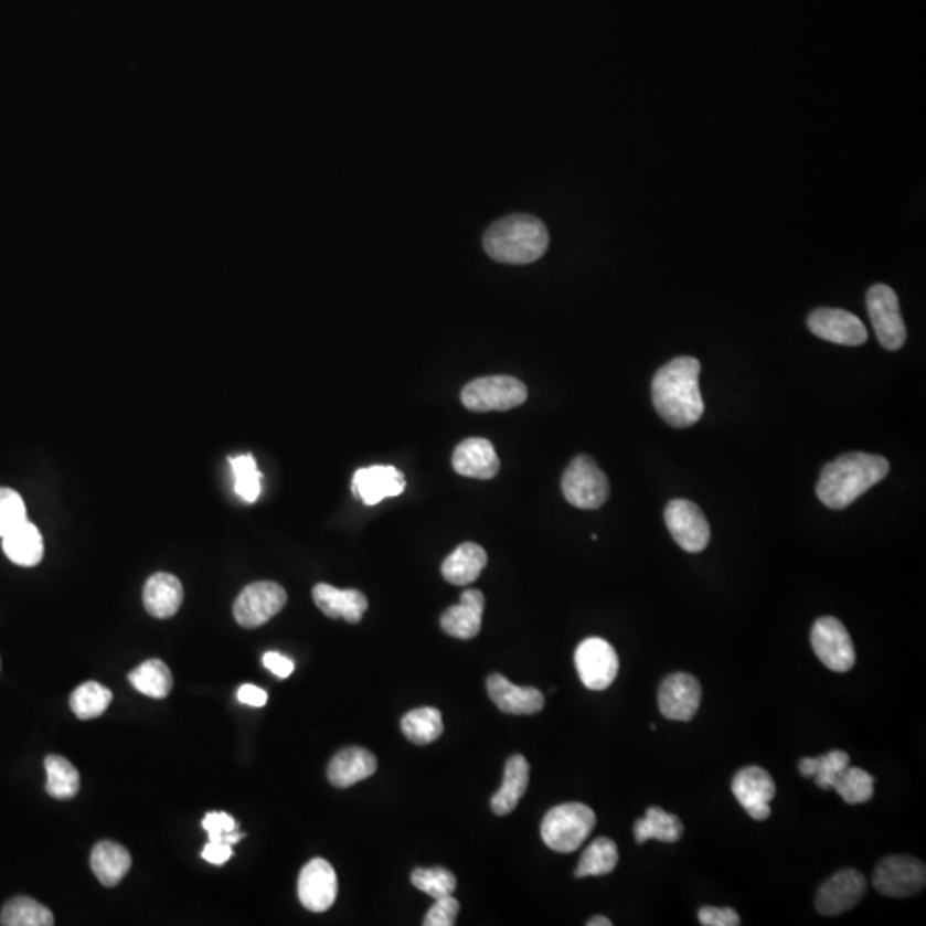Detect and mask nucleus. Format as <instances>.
Listing matches in <instances>:
<instances>
[{
  "label": "nucleus",
  "mask_w": 926,
  "mask_h": 926,
  "mask_svg": "<svg viewBox=\"0 0 926 926\" xmlns=\"http://www.w3.org/2000/svg\"><path fill=\"white\" fill-rule=\"evenodd\" d=\"M26 520V507L20 492L0 488V537L14 531L15 526H20Z\"/></svg>",
  "instance_id": "obj_40"
},
{
  "label": "nucleus",
  "mask_w": 926,
  "mask_h": 926,
  "mask_svg": "<svg viewBox=\"0 0 926 926\" xmlns=\"http://www.w3.org/2000/svg\"><path fill=\"white\" fill-rule=\"evenodd\" d=\"M110 702V690L104 684L97 683V681H88V683L77 686L70 700L71 711L83 721L100 717L107 711Z\"/></svg>",
  "instance_id": "obj_36"
},
{
  "label": "nucleus",
  "mask_w": 926,
  "mask_h": 926,
  "mask_svg": "<svg viewBox=\"0 0 926 926\" xmlns=\"http://www.w3.org/2000/svg\"><path fill=\"white\" fill-rule=\"evenodd\" d=\"M460 912V904L454 896L435 900V906L427 912L424 926H454Z\"/></svg>",
  "instance_id": "obj_41"
},
{
  "label": "nucleus",
  "mask_w": 926,
  "mask_h": 926,
  "mask_svg": "<svg viewBox=\"0 0 926 926\" xmlns=\"http://www.w3.org/2000/svg\"><path fill=\"white\" fill-rule=\"evenodd\" d=\"M312 599L328 618H343L345 621L354 622V625L364 618L365 611L370 608L368 597L361 590H355V588L340 590V588L328 584L316 585L312 588Z\"/></svg>",
  "instance_id": "obj_22"
},
{
  "label": "nucleus",
  "mask_w": 926,
  "mask_h": 926,
  "mask_svg": "<svg viewBox=\"0 0 926 926\" xmlns=\"http://www.w3.org/2000/svg\"><path fill=\"white\" fill-rule=\"evenodd\" d=\"M6 556L14 565L36 566L43 557V537L36 525L31 522L21 523L14 531L2 537Z\"/></svg>",
  "instance_id": "obj_28"
},
{
  "label": "nucleus",
  "mask_w": 926,
  "mask_h": 926,
  "mask_svg": "<svg viewBox=\"0 0 926 926\" xmlns=\"http://www.w3.org/2000/svg\"><path fill=\"white\" fill-rule=\"evenodd\" d=\"M237 699L241 704L249 705V707H265L268 702V693L259 686L254 684H243L237 692Z\"/></svg>",
  "instance_id": "obj_46"
},
{
  "label": "nucleus",
  "mask_w": 926,
  "mask_h": 926,
  "mask_svg": "<svg viewBox=\"0 0 926 926\" xmlns=\"http://www.w3.org/2000/svg\"><path fill=\"white\" fill-rule=\"evenodd\" d=\"M887 458L881 455L851 451L830 461L820 473L817 497L826 507L842 510L863 497L870 488L884 481L888 473Z\"/></svg>",
  "instance_id": "obj_2"
},
{
  "label": "nucleus",
  "mask_w": 926,
  "mask_h": 926,
  "mask_svg": "<svg viewBox=\"0 0 926 926\" xmlns=\"http://www.w3.org/2000/svg\"><path fill=\"white\" fill-rule=\"evenodd\" d=\"M850 765V755L842 749H834L820 757H805L798 764L801 776L813 777L816 785L823 791H829L834 786L835 779L841 776L842 770Z\"/></svg>",
  "instance_id": "obj_31"
},
{
  "label": "nucleus",
  "mask_w": 926,
  "mask_h": 926,
  "mask_svg": "<svg viewBox=\"0 0 926 926\" xmlns=\"http://www.w3.org/2000/svg\"><path fill=\"white\" fill-rule=\"evenodd\" d=\"M287 604V593L275 582H254L238 594L234 604L235 621L244 628H259L277 616Z\"/></svg>",
  "instance_id": "obj_10"
},
{
  "label": "nucleus",
  "mask_w": 926,
  "mask_h": 926,
  "mask_svg": "<svg viewBox=\"0 0 926 926\" xmlns=\"http://www.w3.org/2000/svg\"><path fill=\"white\" fill-rule=\"evenodd\" d=\"M596 827L593 808L582 803H565L547 811L542 820L544 844L556 853L577 851Z\"/></svg>",
  "instance_id": "obj_4"
},
{
  "label": "nucleus",
  "mask_w": 926,
  "mask_h": 926,
  "mask_svg": "<svg viewBox=\"0 0 926 926\" xmlns=\"http://www.w3.org/2000/svg\"><path fill=\"white\" fill-rule=\"evenodd\" d=\"M866 892V879L858 870L844 869L819 888L817 912L823 916L842 915L850 912L863 900Z\"/></svg>",
  "instance_id": "obj_16"
},
{
  "label": "nucleus",
  "mask_w": 926,
  "mask_h": 926,
  "mask_svg": "<svg viewBox=\"0 0 926 926\" xmlns=\"http://www.w3.org/2000/svg\"><path fill=\"white\" fill-rule=\"evenodd\" d=\"M700 925L704 926H738L742 923L738 913L733 907H700Z\"/></svg>",
  "instance_id": "obj_43"
},
{
  "label": "nucleus",
  "mask_w": 926,
  "mask_h": 926,
  "mask_svg": "<svg viewBox=\"0 0 926 926\" xmlns=\"http://www.w3.org/2000/svg\"><path fill=\"white\" fill-rule=\"evenodd\" d=\"M489 699L504 714L532 715L544 709V695L534 686H517L508 681L503 674H491L488 678Z\"/></svg>",
  "instance_id": "obj_20"
},
{
  "label": "nucleus",
  "mask_w": 926,
  "mask_h": 926,
  "mask_svg": "<svg viewBox=\"0 0 926 926\" xmlns=\"http://www.w3.org/2000/svg\"><path fill=\"white\" fill-rule=\"evenodd\" d=\"M489 258L504 265H531L550 247V232L537 216L517 213L492 223L485 234Z\"/></svg>",
  "instance_id": "obj_3"
},
{
  "label": "nucleus",
  "mask_w": 926,
  "mask_h": 926,
  "mask_svg": "<svg viewBox=\"0 0 926 926\" xmlns=\"http://www.w3.org/2000/svg\"><path fill=\"white\" fill-rule=\"evenodd\" d=\"M666 525L678 546L686 553H702L711 541L704 512L689 500H673L666 507Z\"/></svg>",
  "instance_id": "obj_12"
},
{
  "label": "nucleus",
  "mask_w": 926,
  "mask_h": 926,
  "mask_svg": "<svg viewBox=\"0 0 926 926\" xmlns=\"http://www.w3.org/2000/svg\"><path fill=\"white\" fill-rule=\"evenodd\" d=\"M182 599L184 588L181 581L170 573H155L142 590L145 608L155 618H172L181 608Z\"/></svg>",
  "instance_id": "obj_24"
},
{
  "label": "nucleus",
  "mask_w": 926,
  "mask_h": 926,
  "mask_svg": "<svg viewBox=\"0 0 926 926\" xmlns=\"http://www.w3.org/2000/svg\"><path fill=\"white\" fill-rule=\"evenodd\" d=\"M263 664L278 678H289L294 673V668H296L289 658H285L278 652H266Z\"/></svg>",
  "instance_id": "obj_45"
},
{
  "label": "nucleus",
  "mask_w": 926,
  "mask_h": 926,
  "mask_svg": "<svg viewBox=\"0 0 926 926\" xmlns=\"http://www.w3.org/2000/svg\"><path fill=\"white\" fill-rule=\"evenodd\" d=\"M529 779H531V765L525 760L523 755H513L508 758L507 767H504L503 785L500 791L492 796L491 810L497 816H508L515 810L522 796L525 795L529 788Z\"/></svg>",
  "instance_id": "obj_25"
},
{
  "label": "nucleus",
  "mask_w": 926,
  "mask_h": 926,
  "mask_svg": "<svg viewBox=\"0 0 926 926\" xmlns=\"http://www.w3.org/2000/svg\"><path fill=\"white\" fill-rule=\"evenodd\" d=\"M526 386L513 376H486L461 390V404L472 412H504L525 404Z\"/></svg>",
  "instance_id": "obj_6"
},
{
  "label": "nucleus",
  "mask_w": 926,
  "mask_h": 926,
  "mask_svg": "<svg viewBox=\"0 0 926 926\" xmlns=\"http://www.w3.org/2000/svg\"><path fill=\"white\" fill-rule=\"evenodd\" d=\"M866 306L879 342L884 349L900 350L906 342L907 331L897 294L887 285H873L866 294Z\"/></svg>",
  "instance_id": "obj_9"
},
{
  "label": "nucleus",
  "mask_w": 926,
  "mask_h": 926,
  "mask_svg": "<svg viewBox=\"0 0 926 926\" xmlns=\"http://www.w3.org/2000/svg\"><path fill=\"white\" fill-rule=\"evenodd\" d=\"M588 926H611V919L604 918V916H594L593 919H588Z\"/></svg>",
  "instance_id": "obj_47"
},
{
  "label": "nucleus",
  "mask_w": 926,
  "mask_h": 926,
  "mask_svg": "<svg viewBox=\"0 0 926 926\" xmlns=\"http://www.w3.org/2000/svg\"><path fill=\"white\" fill-rule=\"evenodd\" d=\"M563 494L566 501L581 510H597L609 498V481L594 458L587 455L573 458L563 473Z\"/></svg>",
  "instance_id": "obj_5"
},
{
  "label": "nucleus",
  "mask_w": 926,
  "mask_h": 926,
  "mask_svg": "<svg viewBox=\"0 0 926 926\" xmlns=\"http://www.w3.org/2000/svg\"><path fill=\"white\" fill-rule=\"evenodd\" d=\"M872 884L882 896L896 900L916 896L926 885L925 863L900 854L884 858L873 872Z\"/></svg>",
  "instance_id": "obj_7"
},
{
  "label": "nucleus",
  "mask_w": 926,
  "mask_h": 926,
  "mask_svg": "<svg viewBox=\"0 0 926 926\" xmlns=\"http://www.w3.org/2000/svg\"><path fill=\"white\" fill-rule=\"evenodd\" d=\"M486 565H488L486 551L479 544L464 542L443 562L441 573L446 582L464 587L481 577Z\"/></svg>",
  "instance_id": "obj_26"
},
{
  "label": "nucleus",
  "mask_w": 926,
  "mask_h": 926,
  "mask_svg": "<svg viewBox=\"0 0 926 926\" xmlns=\"http://www.w3.org/2000/svg\"><path fill=\"white\" fill-rule=\"evenodd\" d=\"M405 486L404 473L393 466L365 467L352 477V494L368 507H374L386 498L401 497Z\"/></svg>",
  "instance_id": "obj_18"
},
{
  "label": "nucleus",
  "mask_w": 926,
  "mask_h": 926,
  "mask_svg": "<svg viewBox=\"0 0 926 926\" xmlns=\"http://www.w3.org/2000/svg\"><path fill=\"white\" fill-rule=\"evenodd\" d=\"M683 832V822L677 816H671L659 807H650L646 817L638 819L634 826L637 844H643L650 839L673 844V842L680 841Z\"/></svg>",
  "instance_id": "obj_29"
},
{
  "label": "nucleus",
  "mask_w": 926,
  "mask_h": 926,
  "mask_svg": "<svg viewBox=\"0 0 926 926\" xmlns=\"http://www.w3.org/2000/svg\"><path fill=\"white\" fill-rule=\"evenodd\" d=\"M203 829L206 830L210 841H225V835L235 830V820L223 811H212L204 817Z\"/></svg>",
  "instance_id": "obj_42"
},
{
  "label": "nucleus",
  "mask_w": 926,
  "mask_h": 926,
  "mask_svg": "<svg viewBox=\"0 0 926 926\" xmlns=\"http://www.w3.org/2000/svg\"><path fill=\"white\" fill-rule=\"evenodd\" d=\"M731 789L738 803L745 808L746 813L758 822L769 819L770 801L776 796V785L773 776L767 770L749 765L739 770L731 783Z\"/></svg>",
  "instance_id": "obj_13"
},
{
  "label": "nucleus",
  "mask_w": 926,
  "mask_h": 926,
  "mask_svg": "<svg viewBox=\"0 0 926 926\" xmlns=\"http://www.w3.org/2000/svg\"><path fill=\"white\" fill-rule=\"evenodd\" d=\"M232 470L235 477V492L246 503H254L262 494V472L256 466L253 455H241L231 458Z\"/></svg>",
  "instance_id": "obj_38"
},
{
  "label": "nucleus",
  "mask_w": 926,
  "mask_h": 926,
  "mask_svg": "<svg viewBox=\"0 0 926 926\" xmlns=\"http://www.w3.org/2000/svg\"><path fill=\"white\" fill-rule=\"evenodd\" d=\"M45 789L55 800H71L79 791V773L67 758L49 755L45 758Z\"/></svg>",
  "instance_id": "obj_32"
},
{
  "label": "nucleus",
  "mask_w": 926,
  "mask_h": 926,
  "mask_svg": "<svg viewBox=\"0 0 926 926\" xmlns=\"http://www.w3.org/2000/svg\"><path fill=\"white\" fill-rule=\"evenodd\" d=\"M412 884L419 891L426 892L427 896L441 900V897L454 896L457 888V879L450 870L441 869H417L412 872Z\"/></svg>",
  "instance_id": "obj_39"
},
{
  "label": "nucleus",
  "mask_w": 926,
  "mask_h": 926,
  "mask_svg": "<svg viewBox=\"0 0 926 926\" xmlns=\"http://www.w3.org/2000/svg\"><path fill=\"white\" fill-rule=\"evenodd\" d=\"M132 686L150 699H166L172 692L173 678L169 666L160 659L142 662L129 673Z\"/></svg>",
  "instance_id": "obj_30"
},
{
  "label": "nucleus",
  "mask_w": 926,
  "mask_h": 926,
  "mask_svg": "<svg viewBox=\"0 0 926 926\" xmlns=\"http://www.w3.org/2000/svg\"><path fill=\"white\" fill-rule=\"evenodd\" d=\"M376 769V757L371 752L359 746H349L331 758L328 779L334 788H350L373 776Z\"/></svg>",
  "instance_id": "obj_23"
},
{
  "label": "nucleus",
  "mask_w": 926,
  "mask_h": 926,
  "mask_svg": "<svg viewBox=\"0 0 926 926\" xmlns=\"http://www.w3.org/2000/svg\"><path fill=\"white\" fill-rule=\"evenodd\" d=\"M832 789H835L848 805L866 803L872 800L875 792V779L866 770L848 765L841 776L835 779Z\"/></svg>",
  "instance_id": "obj_37"
},
{
  "label": "nucleus",
  "mask_w": 926,
  "mask_h": 926,
  "mask_svg": "<svg viewBox=\"0 0 926 926\" xmlns=\"http://www.w3.org/2000/svg\"><path fill=\"white\" fill-rule=\"evenodd\" d=\"M811 647L823 666L834 673H848L856 662L853 640L838 618L823 616L811 628Z\"/></svg>",
  "instance_id": "obj_8"
},
{
  "label": "nucleus",
  "mask_w": 926,
  "mask_h": 926,
  "mask_svg": "<svg viewBox=\"0 0 926 926\" xmlns=\"http://www.w3.org/2000/svg\"><path fill=\"white\" fill-rule=\"evenodd\" d=\"M485 594L477 588H469L461 594L460 603L446 609L441 616V628L446 635L470 640L481 631L482 613H485Z\"/></svg>",
  "instance_id": "obj_21"
},
{
  "label": "nucleus",
  "mask_w": 926,
  "mask_h": 926,
  "mask_svg": "<svg viewBox=\"0 0 926 926\" xmlns=\"http://www.w3.org/2000/svg\"><path fill=\"white\" fill-rule=\"evenodd\" d=\"M811 333L827 342L839 345H863L869 340V331L858 316L844 309L820 308L808 316Z\"/></svg>",
  "instance_id": "obj_17"
},
{
  "label": "nucleus",
  "mask_w": 926,
  "mask_h": 926,
  "mask_svg": "<svg viewBox=\"0 0 926 926\" xmlns=\"http://www.w3.org/2000/svg\"><path fill=\"white\" fill-rule=\"evenodd\" d=\"M451 466L460 476L489 481L500 472L501 461L489 439H464L455 448Z\"/></svg>",
  "instance_id": "obj_19"
},
{
  "label": "nucleus",
  "mask_w": 926,
  "mask_h": 926,
  "mask_svg": "<svg viewBox=\"0 0 926 926\" xmlns=\"http://www.w3.org/2000/svg\"><path fill=\"white\" fill-rule=\"evenodd\" d=\"M618 861V845L615 841L609 838L596 839L582 854L575 876L585 879V876L608 875L616 869Z\"/></svg>",
  "instance_id": "obj_33"
},
{
  "label": "nucleus",
  "mask_w": 926,
  "mask_h": 926,
  "mask_svg": "<svg viewBox=\"0 0 926 926\" xmlns=\"http://www.w3.org/2000/svg\"><path fill=\"white\" fill-rule=\"evenodd\" d=\"M232 854V844L225 841H210L203 848V853H201V858L207 863H212V865H223V863H227L231 860Z\"/></svg>",
  "instance_id": "obj_44"
},
{
  "label": "nucleus",
  "mask_w": 926,
  "mask_h": 926,
  "mask_svg": "<svg viewBox=\"0 0 926 926\" xmlns=\"http://www.w3.org/2000/svg\"><path fill=\"white\" fill-rule=\"evenodd\" d=\"M575 666L582 683L588 690L600 692L609 689L618 677V653L604 638L590 637L575 650Z\"/></svg>",
  "instance_id": "obj_11"
},
{
  "label": "nucleus",
  "mask_w": 926,
  "mask_h": 926,
  "mask_svg": "<svg viewBox=\"0 0 926 926\" xmlns=\"http://www.w3.org/2000/svg\"><path fill=\"white\" fill-rule=\"evenodd\" d=\"M658 702L666 720L689 723L702 702L700 681L689 673H673L659 686Z\"/></svg>",
  "instance_id": "obj_15"
},
{
  "label": "nucleus",
  "mask_w": 926,
  "mask_h": 926,
  "mask_svg": "<svg viewBox=\"0 0 926 926\" xmlns=\"http://www.w3.org/2000/svg\"><path fill=\"white\" fill-rule=\"evenodd\" d=\"M402 731L405 738L415 745L436 742L443 734L441 712L433 707L415 709L404 715Z\"/></svg>",
  "instance_id": "obj_34"
},
{
  "label": "nucleus",
  "mask_w": 926,
  "mask_h": 926,
  "mask_svg": "<svg viewBox=\"0 0 926 926\" xmlns=\"http://www.w3.org/2000/svg\"><path fill=\"white\" fill-rule=\"evenodd\" d=\"M702 365L695 358H678L662 365L652 381L653 407L669 426L684 429L704 415L699 376Z\"/></svg>",
  "instance_id": "obj_1"
},
{
  "label": "nucleus",
  "mask_w": 926,
  "mask_h": 926,
  "mask_svg": "<svg viewBox=\"0 0 926 926\" xmlns=\"http://www.w3.org/2000/svg\"><path fill=\"white\" fill-rule=\"evenodd\" d=\"M92 870L105 887H116L131 870L132 858L124 845L102 841L93 848Z\"/></svg>",
  "instance_id": "obj_27"
},
{
  "label": "nucleus",
  "mask_w": 926,
  "mask_h": 926,
  "mask_svg": "<svg viewBox=\"0 0 926 926\" xmlns=\"http://www.w3.org/2000/svg\"><path fill=\"white\" fill-rule=\"evenodd\" d=\"M0 923L4 926H52L54 915L35 900L14 897L2 909Z\"/></svg>",
  "instance_id": "obj_35"
},
{
  "label": "nucleus",
  "mask_w": 926,
  "mask_h": 926,
  "mask_svg": "<svg viewBox=\"0 0 926 926\" xmlns=\"http://www.w3.org/2000/svg\"><path fill=\"white\" fill-rule=\"evenodd\" d=\"M297 894L302 906L312 913H324L333 906L339 894V881L333 866L323 858H315L300 870Z\"/></svg>",
  "instance_id": "obj_14"
}]
</instances>
